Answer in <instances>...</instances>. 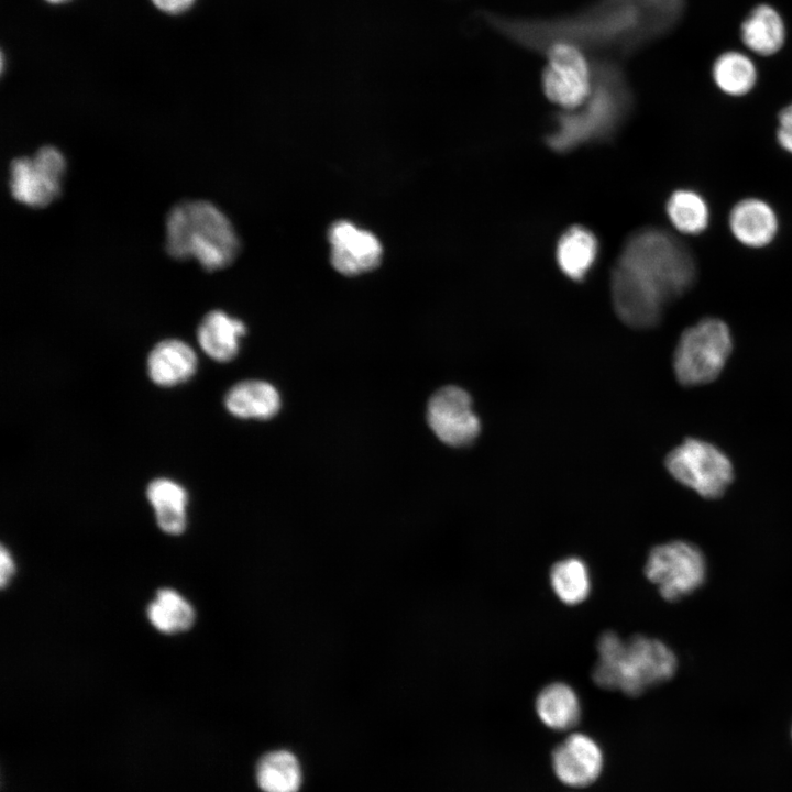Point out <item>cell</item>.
I'll list each match as a JSON object with an SVG mask.
<instances>
[{
	"instance_id": "cell-20",
	"label": "cell",
	"mask_w": 792,
	"mask_h": 792,
	"mask_svg": "<svg viewBox=\"0 0 792 792\" xmlns=\"http://www.w3.org/2000/svg\"><path fill=\"white\" fill-rule=\"evenodd\" d=\"M540 721L553 730L573 728L581 717V703L575 691L563 682L546 685L536 698Z\"/></svg>"
},
{
	"instance_id": "cell-5",
	"label": "cell",
	"mask_w": 792,
	"mask_h": 792,
	"mask_svg": "<svg viewBox=\"0 0 792 792\" xmlns=\"http://www.w3.org/2000/svg\"><path fill=\"white\" fill-rule=\"evenodd\" d=\"M630 105L625 80L606 65L593 70V86L583 105L557 118L547 138L556 151H568L583 143L607 138L622 123Z\"/></svg>"
},
{
	"instance_id": "cell-24",
	"label": "cell",
	"mask_w": 792,
	"mask_h": 792,
	"mask_svg": "<svg viewBox=\"0 0 792 792\" xmlns=\"http://www.w3.org/2000/svg\"><path fill=\"white\" fill-rule=\"evenodd\" d=\"M256 781L264 792H298L301 785L300 765L287 750L271 751L257 762Z\"/></svg>"
},
{
	"instance_id": "cell-14",
	"label": "cell",
	"mask_w": 792,
	"mask_h": 792,
	"mask_svg": "<svg viewBox=\"0 0 792 792\" xmlns=\"http://www.w3.org/2000/svg\"><path fill=\"white\" fill-rule=\"evenodd\" d=\"M734 239L750 249H762L773 242L779 232V218L765 199L746 197L738 200L728 215Z\"/></svg>"
},
{
	"instance_id": "cell-9",
	"label": "cell",
	"mask_w": 792,
	"mask_h": 792,
	"mask_svg": "<svg viewBox=\"0 0 792 792\" xmlns=\"http://www.w3.org/2000/svg\"><path fill=\"white\" fill-rule=\"evenodd\" d=\"M66 167L65 156L53 145L18 157L10 165L11 195L28 207H46L61 196Z\"/></svg>"
},
{
	"instance_id": "cell-27",
	"label": "cell",
	"mask_w": 792,
	"mask_h": 792,
	"mask_svg": "<svg viewBox=\"0 0 792 792\" xmlns=\"http://www.w3.org/2000/svg\"><path fill=\"white\" fill-rule=\"evenodd\" d=\"M776 139L779 146L792 155V101L778 113Z\"/></svg>"
},
{
	"instance_id": "cell-10",
	"label": "cell",
	"mask_w": 792,
	"mask_h": 792,
	"mask_svg": "<svg viewBox=\"0 0 792 792\" xmlns=\"http://www.w3.org/2000/svg\"><path fill=\"white\" fill-rule=\"evenodd\" d=\"M546 54L542 76L546 96L565 110L583 105L592 91L593 70L582 50L566 42H556Z\"/></svg>"
},
{
	"instance_id": "cell-6",
	"label": "cell",
	"mask_w": 792,
	"mask_h": 792,
	"mask_svg": "<svg viewBox=\"0 0 792 792\" xmlns=\"http://www.w3.org/2000/svg\"><path fill=\"white\" fill-rule=\"evenodd\" d=\"M732 351L728 327L719 319L707 318L681 336L673 359L679 382L685 386L714 381L724 369Z\"/></svg>"
},
{
	"instance_id": "cell-25",
	"label": "cell",
	"mask_w": 792,
	"mask_h": 792,
	"mask_svg": "<svg viewBox=\"0 0 792 792\" xmlns=\"http://www.w3.org/2000/svg\"><path fill=\"white\" fill-rule=\"evenodd\" d=\"M151 624L161 632L176 634L189 629L195 622L193 606L176 591L158 590L147 607Z\"/></svg>"
},
{
	"instance_id": "cell-26",
	"label": "cell",
	"mask_w": 792,
	"mask_h": 792,
	"mask_svg": "<svg viewBox=\"0 0 792 792\" xmlns=\"http://www.w3.org/2000/svg\"><path fill=\"white\" fill-rule=\"evenodd\" d=\"M556 596L566 605L584 602L591 592V575L584 561L570 557L556 562L550 570Z\"/></svg>"
},
{
	"instance_id": "cell-17",
	"label": "cell",
	"mask_w": 792,
	"mask_h": 792,
	"mask_svg": "<svg viewBox=\"0 0 792 792\" xmlns=\"http://www.w3.org/2000/svg\"><path fill=\"white\" fill-rule=\"evenodd\" d=\"M245 324L222 310L208 312L197 329L201 350L217 362H230L239 353L240 339L245 334Z\"/></svg>"
},
{
	"instance_id": "cell-11",
	"label": "cell",
	"mask_w": 792,
	"mask_h": 792,
	"mask_svg": "<svg viewBox=\"0 0 792 792\" xmlns=\"http://www.w3.org/2000/svg\"><path fill=\"white\" fill-rule=\"evenodd\" d=\"M427 421L438 439L451 447L469 446L481 430L470 395L457 386L442 387L431 396Z\"/></svg>"
},
{
	"instance_id": "cell-13",
	"label": "cell",
	"mask_w": 792,
	"mask_h": 792,
	"mask_svg": "<svg viewBox=\"0 0 792 792\" xmlns=\"http://www.w3.org/2000/svg\"><path fill=\"white\" fill-rule=\"evenodd\" d=\"M552 767L562 783L574 788L586 787L600 777L603 754L591 737L572 734L553 750Z\"/></svg>"
},
{
	"instance_id": "cell-30",
	"label": "cell",
	"mask_w": 792,
	"mask_h": 792,
	"mask_svg": "<svg viewBox=\"0 0 792 792\" xmlns=\"http://www.w3.org/2000/svg\"><path fill=\"white\" fill-rule=\"evenodd\" d=\"M47 1H48V2H52V3H63V2H66V1H68V0H47Z\"/></svg>"
},
{
	"instance_id": "cell-22",
	"label": "cell",
	"mask_w": 792,
	"mask_h": 792,
	"mask_svg": "<svg viewBox=\"0 0 792 792\" xmlns=\"http://www.w3.org/2000/svg\"><path fill=\"white\" fill-rule=\"evenodd\" d=\"M715 86L729 97L748 95L758 81V69L752 58L739 51L719 54L712 66Z\"/></svg>"
},
{
	"instance_id": "cell-8",
	"label": "cell",
	"mask_w": 792,
	"mask_h": 792,
	"mask_svg": "<svg viewBox=\"0 0 792 792\" xmlns=\"http://www.w3.org/2000/svg\"><path fill=\"white\" fill-rule=\"evenodd\" d=\"M671 475L702 497L717 498L733 480L727 457L711 443L688 439L673 449L666 462Z\"/></svg>"
},
{
	"instance_id": "cell-12",
	"label": "cell",
	"mask_w": 792,
	"mask_h": 792,
	"mask_svg": "<svg viewBox=\"0 0 792 792\" xmlns=\"http://www.w3.org/2000/svg\"><path fill=\"white\" fill-rule=\"evenodd\" d=\"M331 264L339 273L354 276L377 267L383 255L380 240L350 221L334 222L328 232Z\"/></svg>"
},
{
	"instance_id": "cell-2",
	"label": "cell",
	"mask_w": 792,
	"mask_h": 792,
	"mask_svg": "<svg viewBox=\"0 0 792 792\" xmlns=\"http://www.w3.org/2000/svg\"><path fill=\"white\" fill-rule=\"evenodd\" d=\"M685 0H603L573 19L552 22L498 20L496 25L518 42L547 50L556 42L581 48H634L675 26Z\"/></svg>"
},
{
	"instance_id": "cell-15",
	"label": "cell",
	"mask_w": 792,
	"mask_h": 792,
	"mask_svg": "<svg viewBox=\"0 0 792 792\" xmlns=\"http://www.w3.org/2000/svg\"><path fill=\"white\" fill-rule=\"evenodd\" d=\"M197 365L198 358L194 349L178 339L156 343L146 361L148 377L161 387L186 383L195 375Z\"/></svg>"
},
{
	"instance_id": "cell-28",
	"label": "cell",
	"mask_w": 792,
	"mask_h": 792,
	"mask_svg": "<svg viewBox=\"0 0 792 792\" xmlns=\"http://www.w3.org/2000/svg\"><path fill=\"white\" fill-rule=\"evenodd\" d=\"M154 6L169 14H178L188 10L195 0H152Z\"/></svg>"
},
{
	"instance_id": "cell-21",
	"label": "cell",
	"mask_w": 792,
	"mask_h": 792,
	"mask_svg": "<svg viewBox=\"0 0 792 792\" xmlns=\"http://www.w3.org/2000/svg\"><path fill=\"white\" fill-rule=\"evenodd\" d=\"M598 243L587 229L576 226L568 229L557 244V261L571 279H583L597 256Z\"/></svg>"
},
{
	"instance_id": "cell-3",
	"label": "cell",
	"mask_w": 792,
	"mask_h": 792,
	"mask_svg": "<svg viewBox=\"0 0 792 792\" xmlns=\"http://www.w3.org/2000/svg\"><path fill=\"white\" fill-rule=\"evenodd\" d=\"M597 661L592 671L595 684L637 696L670 680L676 669L674 652L659 639L635 635L623 639L614 631L597 641Z\"/></svg>"
},
{
	"instance_id": "cell-16",
	"label": "cell",
	"mask_w": 792,
	"mask_h": 792,
	"mask_svg": "<svg viewBox=\"0 0 792 792\" xmlns=\"http://www.w3.org/2000/svg\"><path fill=\"white\" fill-rule=\"evenodd\" d=\"M787 28L780 12L772 6L754 7L740 24V40L745 47L759 56L768 57L781 51Z\"/></svg>"
},
{
	"instance_id": "cell-23",
	"label": "cell",
	"mask_w": 792,
	"mask_h": 792,
	"mask_svg": "<svg viewBox=\"0 0 792 792\" xmlns=\"http://www.w3.org/2000/svg\"><path fill=\"white\" fill-rule=\"evenodd\" d=\"M672 227L684 235H698L710 226L711 210L704 196L690 188L674 190L666 204Z\"/></svg>"
},
{
	"instance_id": "cell-1",
	"label": "cell",
	"mask_w": 792,
	"mask_h": 792,
	"mask_svg": "<svg viewBox=\"0 0 792 792\" xmlns=\"http://www.w3.org/2000/svg\"><path fill=\"white\" fill-rule=\"evenodd\" d=\"M695 277V260L684 243L667 231L642 229L627 240L612 272L615 311L629 327L651 328Z\"/></svg>"
},
{
	"instance_id": "cell-7",
	"label": "cell",
	"mask_w": 792,
	"mask_h": 792,
	"mask_svg": "<svg viewBox=\"0 0 792 792\" xmlns=\"http://www.w3.org/2000/svg\"><path fill=\"white\" fill-rule=\"evenodd\" d=\"M706 571L703 552L684 540L656 546L645 564L647 579L669 602H676L696 591L704 583Z\"/></svg>"
},
{
	"instance_id": "cell-19",
	"label": "cell",
	"mask_w": 792,
	"mask_h": 792,
	"mask_svg": "<svg viewBox=\"0 0 792 792\" xmlns=\"http://www.w3.org/2000/svg\"><path fill=\"white\" fill-rule=\"evenodd\" d=\"M146 497L158 527L168 535H180L187 522L188 494L177 482L158 477L148 483Z\"/></svg>"
},
{
	"instance_id": "cell-29",
	"label": "cell",
	"mask_w": 792,
	"mask_h": 792,
	"mask_svg": "<svg viewBox=\"0 0 792 792\" xmlns=\"http://www.w3.org/2000/svg\"><path fill=\"white\" fill-rule=\"evenodd\" d=\"M0 569H1V575H0V583L2 587H6V585L11 580L12 575L14 574L15 568H14V561L10 554V552L6 549V547L1 546V552H0Z\"/></svg>"
},
{
	"instance_id": "cell-4",
	"label": "cell",
	"mask_w": 792,
	"mask_h": 792,
	"mask_svg": "<svg viewBox=\"0 0 792 792\" xmlns=\"http://www.w3.org/2000/svg\"><path fill=\"white\" fill-rule=\"evenodd\" d=\"M240 249L228 217L213 204L187 200L174 206L166 219V250L176 260H196L206 271L229 266Z\"/></svg>"
},
{
	"instance_id": "cell-18",
	"label": "cell",
	"mask_w": 792,
	"mask_h": 792,
	"mask_svg": "<svg viewBox=\"0 0 792 792\" xmlns=\"http://www.w3.org/2000/svg\"><path fill=\"white\" fill-rule=\"evenodd\" d=\"M278 391L270 383L257 380L233 385L224 396L227 410L237 418L266 420L280 409Z\"/></svg>"
}]
</instances>
